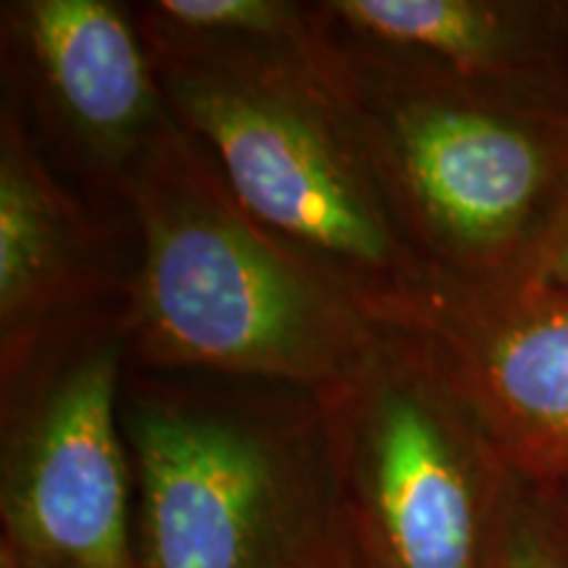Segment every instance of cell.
I'll return each mask as SVG.
<instances>
[{"mask_svg":"<svg viewBox=\"0 0 568 568\" xmlns=\"http://www.w3.org/2000/svg\"><path fill=\"white\" fill-rule=\"evenodd\" d=\"M134 13L174 122L255 222L379 324L429 287L347 119L314 3L230 0L190 32Z\"/></svg>","mask_w":568,"mask_h":568,"instance_id":"6da1fadb","label":"cell"},{"mask_svg":"<svg viewBox=\"0 0 568 568\" xmlns=\"http://www.w3.org/2000/svg\"><path fill=\"white\" fill-rule=\"evenodd\" d=\"M126 366L326 393L372 351L368 311L264 230L193 134L172 122L119 193Z\"/></svg>","mask_w":568,"mask_h":568,"instance_id":"7a4b0ae2","label":"cell"},{"mask_svg":"<svg viewBox=\"0 0 568 568\" xmlns=\"http://www.w3.org/2000/svg\"><path fill=\"white\" fill-rule=\"evenodd\" d=\"M326 38L355 138L429 280L537 282L568 216V84L474 80Z\"/></svg>","mask_w":568,"mask_h":568,"instance_id":"3957f363","label":"cell"},{"mask_svg":"<svg viewBox=\"0 0 568 568\" xmlns=\"http://www.w3.org/2000/svg\"><path fill=\"white\" fill-rule=\"evenodd\" d=\"M122 432L138 568H345L343 489L322 395L126 366Z\"/></svg>","mask_w":568,"mask_h":568,"instance_id":"277c9868","label":"cell"},{"mask_svg":"<svg viewBox=\"0 0 568 568\" xmlns=\"http://www.w3.org/2000/svg\"><path fill=\"white\" fill-rule=\"evenodd\" d=\"M361 568H485L508 466L397 326L322 393Z\"/></svg>","mask_w":568,"mask_h":568,"instance_id":"5b68a950","label":"cell"},{"mask_svg":"<svg viewBox=\"0 0 568 568\" xmlns=\"http://www.w3.org/2000/svg\"><path fill=\"white\" fill-rule=\"evenodd\" d=\"M124 372L122 303L0 372V548L48 568H138Z\"/></svg>","mask_w":568,"mask_h":568,"instance_id":"8992f818","label":"cell"},{"mask_svg":"<svg viewBox=\"0 0 568 568\" xmlns=\"http://www.w3.org/2000/svg\"><path fill=\"white\" fill-rule=\"evenodd\" d=\"M3 95L42 159L90 205L122 219L119 193L174 122L134 3L6 0Z\"/></svg>","mask_w":568,"mask_h":568,"instance_id":"52a82bcc","label":"cell"},{"mask_svg":"<svg viewBox=\"0 0 568 568\" xmlns=\"http://www.w3.org/2000/svg\"><path fill=\"white\" fill-rule=\"evenodd\" d=\"M387 326L422 347L497 458L545 487L568 474V293L432 282Z\"/></svg>","mask_w":568,"mask_h":568,"instance_id":"ba28073f","label":"cell"},{"mask_svg":"<svg viewBox=\"0 0 568 568\" xmlns=\"http://www.w3.org/2000/svg\"><path fill=\"white\" fill-rule=\"evenodd\" d=\"M126 272L124 216L74 193L0 98V372L51 332L122 303Z\"/></svg>","mask_w":568,"mask_h":568,"instance_id":"9c48e42d","label":"cell"},{"mask_svg":"<svg viewBox=\"0 0 568 568\" xmlns=\"http://www.w3.org/2000/svg\"><path fill=\"white\" fill-rule=\"evenodd\" d=\"M353 45L503 84H568V0H318Z\"/></svg>","mask_w":568,"mask_h":568,"instance_id":"30bf717a","label":"cell"},{"mask_svg":"<svg viewBox=\"0 0 568 568\" xmlns=\"http://www.w3.org/2000/svg\"><path fill=\"white\" fill-rule=\"evenodd\" d=\"M485 568H568V529L542 493L510 474L497 500Z\"/></svg>","mask_w":568,"mask_h":568,"instance_id":"8fae6325","label":"cell"},{"mask_svg":"<svg viewBox=\"0 0 568 568\" xmlns=\"http://www.w3.org/2000/svg\"><path fill=\"white\" fill-rule=\"evenodd\" d=\"M537 282L550 284V287L566 290L568 293V216L560 226L556 240H552L548 255H545L542 266H539Z\"/></svg>","mask_w":568,"mask_h":568,"instance_id":"7c38bea8","label":"cell"},{"mask_svg":"<svg viewBox=\"0 0 568 568\" xmlns=\"http://www.w3.org/2000/svg\"><path fill=\"white\" fill-rule=\"evenodd\" d=\"M537 489L542 493L545 500H548V506L556 510V516L566 524V529H568V474H564L560 479L550 481V485H545V487H537Z\"/></svg>","mask_w":568,"mask_h":568,"instance_id":"4fadbf2b","label":"cell"},{"mask_svg":"<svg viewBox=\"0 0 568 568\" xmlns=\"http://www.w3.org/2000/svg\"><path fill=\"white\" fill-rule=\"evenodd\" d=\"M0 568H48V566H38V564H30V560L13 556L11 550L0 548Z\"/></svg>","mask_w":568,"mask_h":568,"instance_id":"5bb4252c","label":"cell"},{"mask_svg":"<svg viewBox=\"0 0 568 568\" xmlns=\"http://www.w3.org/2000/svg\"><path fill=\"white\" fill-rule=\"evenodd\" d=\"M345 568H361L358 558H355V552H351V560H347V566H345Z\"/></svg>","mask_w":568,"mask_h":568,"instance_id":"9a60e30c","label":"cell"}]
</instances>
